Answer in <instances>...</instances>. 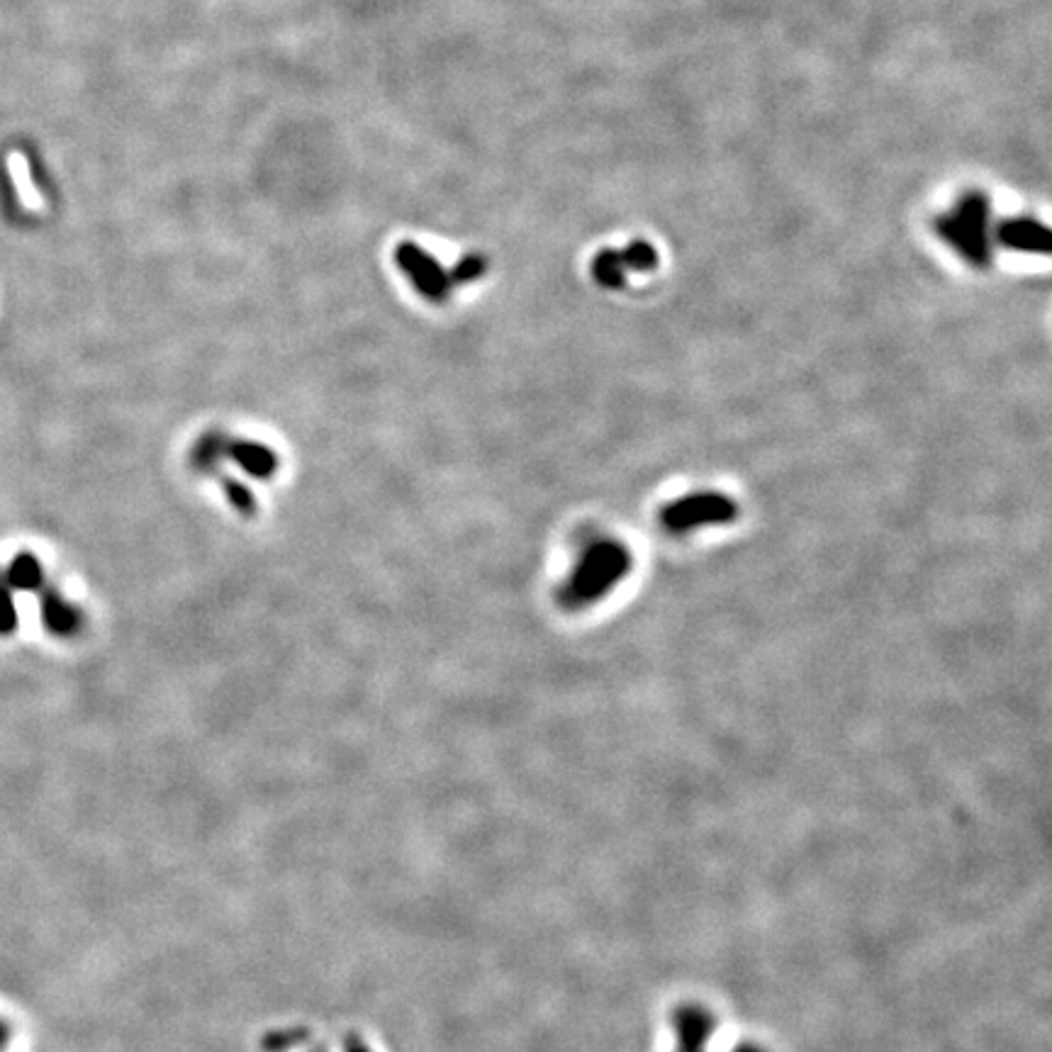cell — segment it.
<instances>
[{
    "mask_svg": "<svg viewBox=\"0 0 1052 1052\" xmlns=\"http://www.w3.org/2000/svg\"><path fill=\"white\" fill-rule=\"evenodd\" d=\"M629 570V548L612 539L595 541V544H590V548L583 553L575 573L570 575L568 587H565V602L578 607V604H590L600 600V597L607 595Z\"/></svg>",
    "mask_w": 1052,
    "mask_h": 1052,
    "instance_id": "obj_1",
    "label": "cell"
},
{
    "mask_svg": "<svg viewBox=\"0 0 1052 1052\" xmlns=\"http://www.w3.org/2000/svg\"><path fill=\"white\" fill-rule=\"evenodd\" d=\"M8 1038H10V1031H8V1026H5V1023H3V1021H0V1050H3V1048H5V1043H8Z\"/></svg>",
    "mask_w": 1052,
    "mask_h": 1052,
    "instance_id": "obj_7",
    "label": "cell"
},
{
    "mask_svg": "<svg viewBox=\"0 0 1052 1052\" xmlns=\"http://www.w3.org/2000/svg\"><path fill=\"white\" fill-rule=\"evenodd\" d=\"M624 271L626 266L619 251H604L595 261V278L607 288H619L624 283Z\"/></svg>",
    "mask_w": 1052,
    "mask_h": 1052,
    "instance_id": "obj_6",
    "label": "cell"
},
{
    "mask_svg": "<svg viewBox=\"0 0 1052 1052\" xmlns=\"http://www.w3.org/2000/svg\"><path fill=\"white\" fill-rule=\"evenodd\" d=\"M940 232L965 259L972 263H984L989 256L987 237V203L984 198L965 200L948 220L940 222Z\"/></svg>",
    "mask_w": 1052,
    "mask_h": 1052,
    "instance_id": "obj_2",
    "label": "cell"
},
{
    "mask_svg": "<svg viewBox=\"0 0 1052 1052\" xmlns=\"http://www.w3.org/2000/svg\"><path fill=\"white\" fill-rule=\"evenodd\" d=\"M1001 237H1004L1006 244L1016 246V249L1038 251V254H1048L1050 249L1048 229L1035 225V222H1009V225L1004 227V232H1001Z\"/></svg>",
    "mask_w": 1052,
    "mask_h": 1052,
    "instance_id": "obj_5",
    "label": "cell"
},
{
    "mask_svg": "<svg viewBox=\"0 0 1052 1052\" xmlns=\"http://www.w3.org/2000/svg\"><path fill=\"white\" fill-rule=\"evenodd\" d=\"M733 517H736V505L729 497L702 492V495H690L670 502L660 514V522L665 524V529L675 531V534H687V531H695L699 526L726 524Z\"/></svg>",
    "mask_w": 1052,
    "mask_h": 1052,
    "instance_id": "obj_3",
    "label": "cell"
},
{
    "mask_svg": "<svg viewBox=\"0 0 1052 1052\" xmlns=\"http://www.w3.org/2000/svg\"><path fill=\"white\" fill-rule=\"evenodd\" d=\"M397 263L405 268V273L412 278L414 285H417L424 295H429V298H441V295L446 293V288H451L453 281H468V278H475L483 271V261L466 259L456 273L446 276L439 268V263L414 244H402L400 249H397Z\"/></svg>",
    "mask_w": 1052,
    "mask_h": 1052,
    "instance_id": "obj_4",
    "label": "cell"
}]
</instances>
